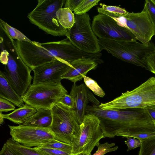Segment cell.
<instances>
[{"label":"cell","mask_w":155,"mask_h":155,"mask_svg":"<svg viewBox=\"0 0 155 155\" xmlns=\"http://www.w3.org/2000/svg\"><path fill=\"white\" fill-rule=\"evenodd\" d=\"M99 105H88L86 114H93L98 117L104 137H126L155 132V125L145 108L107 110L101 109Z\"/></svg>","instance_id":"6da1fadb"},{"label":"cell","mask_w":155,"mask_h":155,"mask_svg":"<svg viewBox=\"0 0 155 155\" xmlns=\"http://www.w3.org/2000/svg\"><path fill=\"white\" fill-rule=\"evenodd\" d=\"M0 48L4 73L14 89L22 97L31 84L32 70L20 56L15 40L3 32H1Z\"/></svg>","instance_id":"7a4b0ae2"},{"label":"cell","mask_w":155,"mask_h":155,"mask_svg":"<svg viewBox=\"0 0 155 155\" xmlns=\"http://www.w3.org/2000/svg\"><path fill=\"white\" fill-rule=\"evenodd\" d=\"M101 51L104 50L122 61L147 70V57L155 51L154 44H147L137 41H118L98 38Z\"/></svg>","instance_id":"3957f363"},{"label":"cell","mask_w":155,"mask_h":155,"mask_svg":"<svg viewBox=\"0 0 155 155\" xmlns=\"http://www.w3.org/2000/svg\"><path fill=\"white\" fill-rule=\"evenodd\" d=\"M155 105V77L149 78L137 88L123 93L119 97L99 107L103 110H124L145 108Z\"/></svg>","instance_id":"277c9868"},{"label":"cell","mask_w":155,"mask_h":155,"mask_svg":"<svg viewBox=\"0 0 155 155\" xmlns=\"http://www.w3.org/2000/svg\"><path fill=\"white\" fill-rule=\"evenodd\" d=\"M51 110L52 120L50 128L54 139L74 147L80 133V125L74 110L58 103Z\"/></svg>","instance_id":"5b68a950"},{"label":"cell","mask_w":155,"mask_h":155,"mask_svg":"<svg viewBox=\"0 0 155 155\" xmlns=\"http://www.w3.org/2000/svg\"><path fill=\"white\" fill-rule=\"evenodd\" d=\"M65 0H38L35 8L28 14L30 22L47 34L54 36H66L68 30L59 23L56 13Z\"/></svg>","instance_id":"8992f818"},{"label":"cell","mask_w":155,"mask_h":155,"mask_svg":"<svg viewBox=\"0 0 155 155\" xmlns=\"http://www.w3.org/2000/svg\"><path fill=\"white\" fill-rule=\"evenodd\" d=\"M66 94L61 82H45L31 84L22 98L25 104L38 110H51Z\"/></svg>","instance_id":"52a82bcc"},{"label":"cell","mask_w":155,"mask_h":155,"mask_svg":"<svg viewBox=\"0 0 155 155\" xmlns=\"http://www.w3.org/2000/svg\"><path fill=\"white\" fill-rule=\"evenodd\" d=\"M99 13L104 14L113 18L117 24L133 33L142 43L147 44L155 35V30L147 13L143 8L140 12H127L124 15L113 14L98 7Z\"/></svg>","instance_id":"ba28073f"},{"label":"cell","mask_w":155,"mask_h":155,"mask_svg":"<svg viewBox=\"0 0 155 155\" xmlns=\"http://www.w3.org/2000/svg\"><path fill=\"white\" fill-rule=\"evenodd\" d=\"M74 17V23L68 30L67 38L76 48L84 52H101L98 38L92 29L88 14L75 15Z\"/></svg>","instance_id":"9c48e42d"},{"label":"cell","mask_w":155,"mask_h":155,"mask_svg":"<svg viewBox=\"0 0 155 155\" xmlns=\"http://www.w3.org/2000/svg\"><path fill=\"white\" fill-rule=\"evenodd\" d=\"M80 133L77 143L72 147L71 155L85 153L91 155L94 148L104 137L98 117L92 114H86L80 125Z\"/></svg>","instance_id":"30bf717a"},{"label":"cell","mask_w":155,"mask_h":155,"mask_svg":"<svg viewBox=\"0 0 155 155\" xmlns=\"http://www.w3.org/2000/svg\"><path fill=\"white\" fill-rule=\"evenodd\" d=\"M8 127L12 138L26 147H41L54 139V135L50 128L24 124L8 125Z\"/></svg>","instance_id":"8fae6325"},{"label":"cell","mask_w":155,"mask_h":155,"mask_svg":"<svg viewBox=\"0 0 155 155\" xmlns=\"http://www.w3.org/2000/svg\"><path fill=\"white\" fill-rule=\"evenodd\" d=\"M91 28L99 39L118 41H137L136 37L127 29L118 25L110 17L99 13L93 18Z\"/></svg>","instance_id":"7c38bea8"},{"label":"cell","mask_w":155,"mask_h":155,"mask_svg":"<svg viewBox=\"0 0 155 155\" xmlns=\"http://www.w3.org/2000/svg\"><path fill=\"white\" fill-rule=\"evenodd\" d=\"M70 65L67 62L57 59L38 67L33 70L34 75L32 84L61 82L62 76Z\"/></svg>","instance_id":"4fadbf2b"},{"label":"cell","mask_w":155,"mask_h":155,"mask_svg":"<svg viewBox=\"0 0 155 155\" xmlns=\"http://www.w3.org/2000/svg\"><path fill=\"white\" fill-rule=\"evenodd\" d=\"M41 45L57 58L69 64L86 56V53L76 48L67 38L59 41L41 43Z\"/></svg>","instance_id":"5bb4252c"},{"label":"cell","mask_w":155,"mask_h":155,"mask_svg":"<svg viewBox=\"0 0 155 155\" xmlns=\"http://www.w3.org/2000/svg\"><path fill=\"white\" fill-rule=\"evenodd\" d=\"M61 79L69 80L74 83L81 80L90 71L97 67L98 64L94 61L87 59L75 60L70 64Z\"/></svg>","instance_id":"9a60e30c"},{"label":"cell","mask_w":155,"mask_h":155,"mask_svg":"<svg viewBox=\"0 0 155 155\" xmlns=\"http://www.w3.org/2000/svg\"><path fill=\"white\" fill-rule=\"evenodd\" d=\"M89 92L87 87L84 84L77 85L75 83H74L69 94L74 101V110L80 125L82 123L86 114L87 107L89 101Z\"/></svg>","instance_id":"2e32d148"},{"label":"cell","mask_w":155,"mask_h":155,"mask_svg":"<svg viewBox=\"0 0 155 155\" xmlns=\"http://www.w3.org/2000/svg\"><path fill=\"white\" fill-rule=\"evenodd\" d=\"M0 97L15 105L20 107L25 104L22 97L19 95L11 85L4 72H0Z\"/></svg>","instance_id":"e0dca14e"},{"label":"cell","mask_w":155,"mask_h":155,"mask_svg":"<svg viewBox=\"0 0 155 155\" xmlns=\"http://www.w3.org/2000/svg\"><path fill=\"white\" fill-rule=\"evenodd\" d=\"M38 109L25 104L23 106L15 109L10 113L3 114L4 119L19 125L23 124L30 117L33 115Z\"/></svg>","instance_id":"ac0fdd59"},{"label":"cell","mask_w":155,"mask_h":155,"mask_svg":"<svg viewBox=\"0 0 155 155\" xmlns=\"http://www.w3.org/2000/svg\"><path fill=\"white\" fill-rule=\"evenodd\" d=\"M51 110L40 109L29 118L22 124L31 125L45 128H50L52 122Z\"/></svg>","instance_id":"d6986e66"},{"label":"cell","mask_w":155,"mask_h":155,"mask_svg":"<svg viewBox=\"0 0 155 155\" xmlns=\"http://www.w3.org/2000/svg\"><path fill=\"white\" fill-rule=\"evenodd\" d=\"M74 15L69 9L65 8H60L56 13L59 23L67 30L70 29L74 23Z\"/></svg>","instance_id":"ffe728a7"},{"label":"cell","mask_w":155,"mask_h":155,"mask_svg":"<svg viewBox=\"0 0 155 155\" xmlns=\"http://www.w3.org/2000/svg\"><path fill=\"white\" fill-rule=\"evenodd\" d=\"M6 143L15 155H43L33 147L23 146L15 141L12 138L7 140Z\"/></svg>","instance_id":"44dd1931"},{"label":"cell","mask_w":155,"mask_h":155,"mask_svg":"<svg viewBox=\"0 0 155 155\" xmlns=\"http://www.w3.org/2000/svg\"><path fill=\"white\" fill-rule=\"evenodd\" d=\"M0 29L14 40L31 42L28 38L21 31L12 27L2 19L0 20Z\"/></svg>","instance_id":"7402d4cb"},{"label":"cell","mask_w":155,"mask_h":155,"mask_svg":"<svg viewBox=\"0 0 155 155\" xmlns=\"http://www.w3.org/2000/svg\"><path fill=\"white\" fill-rule=\"evenodd\" d=\"M140 140L138 155H155V137Z\"/></svg>","instance_id":"603a6c76"},{"label":"cell","mask_w":155,"mask_h":155,"mask_svg":"<svg viewBox=\"0 0 155 155\" xmlns=\"http://www.w3.org/2000/svg\"><path fill=\"white\" fill-rule=\"evenodd\" d=\"M41 147L61 150L71 153V154L72 148L71 145L61 142L55 139L45 144Z\"/></svg>","instance_id":"cb8c5ba5"},{"label":"cell","mask_w":155,"mask_h":155,"mask_svg":"<svg viewBox=\"0 0 155 155\" xmlns=\"http://www.w3.org/2000/svg\"><path fill=\"white\" fill-rule=\"evenodd\" d=\"M83 78L86 87L94 94L102 97L105 96V92L95 81L86 76H84Z\"/></svg>","instance_id":"d4e9b609"},{"label":"cell","mask_w":155,"mask_h":155,"mask_svg":"<svg viewBox=\"0 0 155 155\" xmlns=\"http://www.w3.org/2000/svg\"><path fill=\"white\" fill-rule=\"evenodd\" d=\"M100 0H83L78 7L74 12L75 15H80L86 13L92 7L97 5Z\"/></svg>","instance_id":"484cf974"},{"label":"cell","mask_w":155,"mask_h":155,"mask_svg":"<svg viewBox=\"0 0 155 155\" xmlns=\"http://www.w3.org/2000/svg\"><path fill=\"white\" fill-rule=\"evenodd\" d=\"M115 145L114 143H109L106 142L101 144L99 142L96 146L97 147V150L93 155H104L107 153L115 151L118 147L117 146L113 147Z\"/></svg>","instance_id":"4316f807"},{"label":"cell","mask_w":155,"mask_h":155,"mask_svg":"<svg viewBox=\"0 0 155 155\" xmlns=\"http://www.w3.org/2000/svg\"><path fill=\"white\" fill-rule=\"evenodd\" d=\"M143 9L147 13L155 30V0H146Z\"/></svg>","instance_id":"83f0119b"},{"label":"cell","mask_w":155,"mask_h":155,"mask_svg":"<svg viewBox=\"0 0 155 155\" xmlns=\"http://www.w3.org/2000/svg\"><path fill=\"white\" fill-rule=\"evenodd\" d=\"M43 155H71V153L54 149L41 147H33Z\"/></svg>","instance_id":"f1b7e54d"},{"label":"cell","mask_w":155,"mask_h":155,"mask_svg":"<svg viewBox=\"0 0 155 155\" xmlns=\"http://www.w3.org/2000/svg\"><path fill=\"white\" fill-rule=\"evenodd\" d=\"M100 5L103 10L110 13L118 15H124L127 14V12L125 9L119 7L107 5L103 3H100Z\"/></svg>","instance_id":"f546056e"},{"label":"cell","mask_w":155,"mask_h":155,"mask_svg":"<svg viewBox=\"0 0 155 155\" xmlns=\"http://www.w3.org/2000/svg\"><path fill=\"white\" fill-rule=\"evenodd\" d=\"M14 105L9 101L0 97V112H8L15 110Z\"/></svg>","instance_id":"4dcf8cb0"},{"label":"cell","mask_w":155,"mask_h":155,"mask_svg":"<svg viewBox=\"0 0 155 155\" xmlns=\"http://www.w3.org/2000/svg\"><path fill=\"white\" fill-rule=\"evenodd\" d=\"M126 137L127 140L124 142L128 147L127 151L140 146L141 142L140 140L129 136Z\"/></svg>","instance_id":"1f68e13d"},{"label":"cell","mask_w":155,"mask_h":155,"mask_svg":"<svg viewBox=\"0 0 155 155\" xmlns=\"http://www.w3.org/2000/svg\"><path fill=\"white\" fill-rule=\"evenodd\" d=\"M58 103L74 110L75 109L74 101L70 94H65L60 100Z\"/></svg>","instance_id":"d6a6232c"},{"label":"cell","mask_w":155,"mask_h":155,"mask_svg":"<svg viewBox=\"0 0 155 155\" xmlns=\"http://www.w3.org/2000/svg\"><path fill=\"white\" fill-rule=\"evenodd\" d=\"M147 70L155 74V51L147 58Z\"/></svg>","instance_id":"836d02e7"},{"label":"cell","mask_w":155,"mask_h":155,"mask_svg":"<svg viewBox=\"0 0 155 155\" xmlns=\"http://www.w3.org/2000/svg\"><path fill=\"white\" fill-rule=\"evenodd\" d=\"M83 0H65L64 8H68L72 12L74 11L79 6Z\"/></svg>","instance_id":"e575fe53"},{"label":"cell","mask_w":155,"mask_h":155,"mask_svg":"<svg viewBox=\"0 0 155 155\" xmlns=\"http://www.w3.org/2000/svg\"><path fill=\"white\" fill-rule=\"evenodd\" d=\"M129 136L141 140L155 137V132L151 133L131 135Z\"/></svg>","instance_id":"d590c367"},{"label":"cell","mask_w":155,"mask_h":155,"mask_svg":"<svg viewBox=\"0 0 155 155\" xmlns=\"http://www.w3.org/2000/svg\"><path fill=\"white\" fill-rule=\"evenodd\" d=\"M0 155H15L7 144L5 143L0 152Z\"/></svg>","instance_id":"8d00e7d4"},{"label":"cell","mask_w":155,"mask_h":155,"mask_svg":"<svg viewBox=\"0 0 155 155\" xmlns=\"http://www.w3.org/2000/svg\"><path fill=\"white\" fill-rule=\"evenodd\" d=\"M153 120H155V105L145 108Z\"/></svg>","instance_id":"74e56055"},{"label":"cell","mask_w":155,"mask_h":155,"mask_svg":"<svg viewBox=\"0 0 155 155\" xmlns=\"http://www.w3.org/2000/svg\"><path fill=\"white\" fill-rule=\"evenodd\" d=\"M4 118L2 117V113L0 112V123L1 124L3 123L4 121Z\"/></svg>","instance_id":"f35d334b"},{"label":"cell","mask_w":155,"mask_h":155,"mask_svg":"<svg viewBox=\"0 0 155 155\" xmlns=\"http://www.w3.org/2000/svg\"><path fill=\"white\" fill-rule=\"evenodd\" d=\"M75 155H87V154H86V153H80Z\"/></svg>","instance_id":"ab89813d"},{"label":"cell","mask_w":155,"mask_h":155,"mask_svg":"<svg viewBox=\"0 0 155 155\" xmlns=\"http://www.w3.org/2000/svg\"><path fill=\"white\" fill-rule=\"evenodd\" d=\"M153 123L155 125V120H153Z\"/></svg>","instance_id":"60d3db41"}]
</instances>
